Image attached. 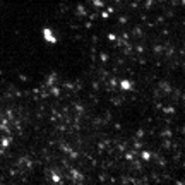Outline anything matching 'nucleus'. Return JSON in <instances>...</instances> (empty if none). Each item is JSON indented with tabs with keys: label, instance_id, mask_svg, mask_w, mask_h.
<instances>
[{
	"label": "nucleus",
	"instance_id": "nucleus-1",
	"mask_svg": "<svg viewBox=\"0 0 185 185\" xmlns=\"http://www.w3.org/2000/svg\"><path fill=\"white\" fill-rule=\"evenodd\" d=\"M43 35H45V38H46V41H48V43H55V36L52 35V31H50L48 28H45V29H43Z\"/></svg>",
	"mask_w": 185,
	"mask_h": 185
},
{
	"label": "nucleus",
	"instance_id": "nucleus-2",
	"mask_svg": "<svg viewBox=\"0 0 185 185\" xmlns=\"http://www.w3.org/2000/svg\"><path fill=\"white\" fill-rule=\"evenodd\" d=\"M122 87H123V89H130V87H132V84H130L129 81H122Z\"/></svg>",
	"mask_w": 185,
	"mask_h": 185
}]
</instances>
